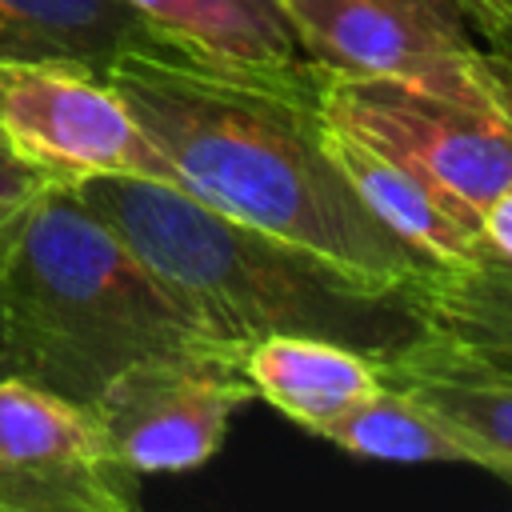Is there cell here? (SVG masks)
<instances>
[{"label":"cell","instance_id":"1","mask_svg":"<svg viewBox=\"0 0 512 512\" xmlns=\"http://www.w3.org/2000/svg\"><path fill=\"white\" fill-rule=\"evenodd\" d=\"M104 80L168 156L176 184L208 208L368 276L404 280L428 264L360 204L332 160L320 68L264 76L168 48L128 52Z\"/></svg>","mask_w":512,"mask_h":512},{"label":"cell","instance_id":"2","mask_svg":"<svg viewBox=\"0 0 512 512\" xmlns=\"http://www.w3.org/2000/svg\"><path fill=\"white\" fill-rule=\"evenodd\" d=\"M244 360L72 184L44 188L0 236V360L76 404L140 360Z\"/></svg>","mask_w":512,"mask_h":512},{"label":"cell","instance_id":"3","mask_svg":"<svg viewBox=\"0 0 512 512\" xmlns=\"http://www.w3.org/2000/svg\"><path fill=\"white\" fill-rule=\"evenodd\" d=\"M72 188L236 348L264 336H320L388 356L420 340L400 280L232 220L176 184L92 176Z\"/></svg>","mask_w":512,"mask_h":512},{"label":"cell","instance_id":"4","mask_svg":"<svg viewBox=\"0 0 512 512\" xmlns=\"http://www.w3.org/2000/svg\"><path fill=\"white\" fill-rule=\"evenodd\" d=\"M320 112L420 176L476 228L484 208L512 184V108L396 76L320 68Z\"/></svg>","mask_w":512,"mask_h":512},{"label":"cell","instance_id":"5","mask_svg":"<svg viewBox=\"0 0 512 512\" xmlns=\"http://www.w3.org/2000/svg\"><path fill=\"white\" fill-rule=\"evenodd\" d=\"M304 56L336 76H396L512 108L500 52L460 0H280Z\"/></svg>","mask_w":512,"mask_h":512},{"label":"cell","instance_id":"6","mask_svg":"<svg viewBox=\"0 0 512 512\" xmlns=\"http://www.w3.org/2000/svg\"><path fill=\"white\" fill-rule=\"evenodd\" d=\"M0 144L60 184L92 176L176 184L168 156L120 92L104 76L60 60H0Z\"/></svg>","mask_w":512,"mask_h":512},{"label":"cell","instance_id":"7","mask_svg":"<svg viewBox=\"0 0 512 512\" xmlns=\"http://www.w3.org/2000/svg\"><path fill=\"white\" fill-rule=\"evenodd\" d=\"M140 472L104 440L92 408L0 376V512H132Z\"/></svg>","mask_w":512,"mask_h":512},{"label":"cell","instance_id":"8","mask_svg":"<svg viewBox=\"0 0 512 512\" xmlns=\"http://www.w3.org/2000/svg\"><path fill=\"white\" fill-rule=\"evenodd\" d=\"M256 392L240 364L160 356L116 372L88 404L112 452L140 476L192 472L228 436L240 404Z\"/></svg>","mask_w":512,"mask_h":512},{"label":"cell","instance_id":"9","mask_svg":"<svg viewBox=\"0 0 512 512\" xmlns=\"http://www.w3.org/2000/svg\"><path fill=\"white\" fill-rule=\"evenodd\" d=\"M400 292L420 324V340L376 368L436 372L460 380L512 384V264H420L400 280Z\"/></svg>","mask_w":512,"mask_h":512},{"label":"cell","instance_id":"10","mask_svg":"<svg viewBox=\"0 0 512 512\" xmlns=\"http://www.w3.org/2000/svg\"><path fill=\"white\" fill-rule=\"evenodd\" d=\"M168 40L128 0H0V60H60L108 76L128 52H168Z\"/></svg>","mask_w":512,"mask_h":512},{"label":"cell","instance_id":"11","mask_svg":"<svg viewBox=\"0 0 512 512\" xmlns=\"http://www.w3.org/2000/svg\"><path fill=\"white\" fill-rule=\"evenodd\" d=\"M328 124V152L340 164L344 180L360 196V204L392 232L400 236L420 260L428 264H472L484 260L480 228L468 224L452 204H444L420 176L376 152L368 140L352 136L348 128Z\"/></svg>","mask_w":512,"mask_h":512},{"label":"cell","instance_id":"12","mask_svg":"<svg viewBox=\"0 0 512 512\" xmlns=\"http://www.w3.org/2000/svg\"><path fill=\"white\" fill-rule=\"evenodd\" d=\"M184 52L264 76H308L304 56L280 0H128Z\"/></svg>","mask_w":512,"mask_h":512},{"label":"cell","instance_id":"13","mask_svg":"<svg viewBox=\"0 0 512 512\" xmlns=\"http://www.w3.org/2000/svg\"><path fill=\"white\" fill-rule=\"evenodd\" d=\"M252 392L304 432H320L380 384L368 352L320 336H264L240 360Z\"/></svg>","mask_w":512,"mask_h":512},{"label":"cell","instance_id":"14","mask_svg":"<svg viewBox=\"0 0 512 512\" xmlns=\"http://www.w3.org/2000/svg\"><path fill=\"white\" fill-rule=\"evenodd\" d=\"M336 448L368 460H404V464H472L468 444L436 420L412 392L380 380L348 412L316 432Z\"/></svg>","mask_w":512,"mask_h":512},{"label":"cell","instance_id":"15","mask_svg":"<svg viewBox=\"0 0 512 512\" xmlns=\"http://www.w3.org/2000/svg\"><path fill=\"white\" fill-rule=\"evenodd\" d=\"M376 364V360H372ZM380 380L412 392L436 420H444L472 452V464L512 480V384L460 380L408 368H376Z\"/></svg>","mask_w":512,"mask_h":512},{"label":"cell","instance_id":"16","mask_svg":"<svg viewBox=\"0 0 512 512\" xmlns=\"http://www.w3.org/2000/svg\"><path fill=\"white\" fill-rule=\"evenodd\" d=\"M52 184H60V180H52L48 172L24 164L20 156H12V152L0 144V236H4V232L12 228V220H16L44 188H52Z\"/></svg>","mask_w":512,"mask_h":512},{"label":"cell","instance_id":"17","mask_svg":"<svg viewBox=\"0 0 512 512\" xmlns=\"http://www.w3.org/2000/svg\"><path fill=\"white\" fill-rule=\"evenodd\" d=\"M480 240H484V252L492 260L512 264V184L484 208V216H480Z\"/></svg>","mask_w":512,"mask_h":512},{"label":"cell","instance_id":"18","mask_svg":"<svg viewBox=\"0 0 512 512\" xmlns=\"http://www.w3.org/2000/svg\"><path fill=\"white\" fill-rule=\"evenodd\" d=\"M476 32L496 52H512V0H460Z\"/></svg>","mask_w":512,"mask_h":512},{"label":"cell","instance_id":"19","mask_svg":"<svg viewBox=\"0 0 512 512\" xmlns=\"http://www.w3.org/2000/svg\"><path fill=\"white\" fill-rule=\"evenodd\" d=\"M492 52H496V48H492ZM500 56H504V64H508V80H512V52H500Z\"/></svg>","mask_w":512,"mask_h":512},{"label":"cell","instance_id":"20","mask_svg":"<svg viewBox=\"0 0 512 512\" xmlns=\"http://www.w3.org/2000/svg\"><path fill=\"white\" fill-rule=\"evenodd\" d=\"M0 376H4V360H0Z\"/></svg>","mask_w":512,"mask_h":512}]
</instances>
